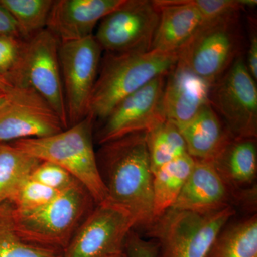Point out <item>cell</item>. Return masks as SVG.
Instances as JSON below:
<instances>
[{"label":"cell","mask_w":257,"mask_h":257,"mask_svg":"<svg viewBox=\"0 0 257 257\" xmlns=\"http://www.w3.org/2000/svg\"><path fill=\"white\" fill-rule=\"evenodd\" d=\"M239 15L204 24L179 51V62L213 85L241 56L242 36Z\"/></svg>","instance_id":"7"},{"label":"cell","mask_w":257,"mask_h":257,"mask_svg":"<svg viewBox=\"0 0 257 257\" xmlns=\"http://www.w3.org/2000/svg\"><path fill=\"white\" fill-rule=\"evenodd\" d=\"M211 87L178 61L166 78L162 100L165 119L177 128L187 124L210 103Z\"/></svg>","instance_id":"15"},{"label":"cell","mask_w":257,"mask_h":257,"mask_svg":"<svg viewBox=\"0 0 257 257\" xmlns=\"http://www.w3.org/2000/svg\"><path fill=\"white\" fill-rule=\"evenodd\" d=\"M194 164L195 160L186 154L162 166L153 174L154 219L173 207Z\"/></svg>","instance_id":"20"},{"label":"cell","mask_w":257,"mask_h":257,"mask_svg":"<svg viewBox=\"0 0 257 257\" xmlns=\"http://www.w3.org/2000/svg\"><path fill=\"white\" fill-rule=\"evenodd\" d=\"M178 130L194 160L212 162L233 140L210 103Z\"/></svg>","instance_id":"18"},{"label":"cell","mask_w":257,"mask_h":257,"mask_svg":"<svg viewBox=\"0 0 257 257\" xmlns=\"http://www.w3.org/2000/svg\"><path fill=\"white\" fill-rule=\"evenodd\" d=\"M67 128L46 101L30 92L0 109V144L42 138Z\"/></svg>","instance_id":"13"},{"label":"cell","mask_w":257,"mask_h":257,"mask_svg":"<svg viewBox=\"0 0 257 257\" xmlns=\"http://www.w3.org/2000/svg\"><path fill=\"white\" fill-rule=\"evenodd\" d=\"M160 20L155 1L124 0L99 22L94 37L101 50L108 53L147 52Z\"/></svg>","instance_id":"10"},{"label":"cell","mask_w":257,"mask_h":257,"mask_svg":"<svg viewBox=\"0 0 257 257\" xmlns=\"http://www.w3.org/2000/svg\"><path fill=\"white\" fill-rule=\"evenodd\" d=\"M0 257H62V251L23 239L15 227L11 203L0 204Z\"/></svg>","instance_id":"23"},{"label":"cell","mask_w":257,"mask_h":257,"mask_svg":"<svg viewBox=\"0 0 257 257\" xmlns=\"http://www.w3.org/2000/svg\"><path fill=\"white\" fill-rule=\"evenodd\" d=\"M96 205L87 189L77 182L38 209L19 211L13 207V219L23 239L63 251Z\"/></svg>","instance_id":"4"},{"label":"cell","mask_w":257,"mask_h":257,"mask_svg":"<svg viewBox=\"0 0 257 257\" xmlns=\"http://www.w3.org/2000/svg\"><path fill=\"white\" fill-rule=\"evenodd\" d=\"M126 257H158L156 243L142 238L134 230L128 235L125 243Z\"/></svg>","instance_id":"30"},{"label":"cell","mask_w":257,"mask_h":257,"mask_svg":"<svg viewBox=\"0 0 257 257\" xmlns=\"http://www.w3.org/2000/svg\"><path fill=\"white\" fill-rule=\"evenodd\" d=\"M247 61L245 62L248 72L256 82L257 79V37L253 32L248 47Z\"/></svg>","instance_id":"32"},{"label":"cell","mask_w":257,"mask_h":257,"mask_svg":"<svg viewBox=\"0 0 257 257\" xmlns=\"http://www.w3.org/2000/svg\"><path fill=\"white\" fill-rule=\"evenodd\" d=\"M41 162L10 143L0 144V204L11 200Z\"/></svg>","instance_id":"22"},{"label":"cell","mask_w":257,"mask_h":257,"mask_svg":"<svg viewBox=\"0 0 257 257\" xmlns=\"http://www.w3.org/2000/svg\"><path fill=\"white\" fill-rule=\"evenodd\" d=\"M234 214L231 205L208 214L172 208L155 218L147 229L156 243L158 257H207Z\"/></svg>","instance_id":"5"},{"label":"cell","mask_w":257,"mask_h":257,"mask_svg":"<svg viewBox=\"0 0 257 257\" xmlns=\"http://www.w3.org/2000/svg\"><path fill=\"white\" fill-rule=\"evenodd\" d=\"M101 155L107 200L133 216L137 226L154 220L153 178L146 132L132 134L104 144Z\"/></svg>","instance_id":"1"},{"label":"cell","mask_w":257,"mask_h":257,"mask_svg":"<svg viewBox=\"0 0 257 257\" xmlns=\"http://www.w3.org/2000/svg\"><path fill=\"white\" fill-rule=\"evenodd\" d=\"M15 98L16 97H14L0 89V109H3L7 104H9L12 99H15Z\"/></svg>","instance_id":"34"},{"label":"cell","mask_w":257,"mask_h":257,"mask_svg":"<svg viewBox=\"0 0 257 257\" xmlns=\"http://www.w3.org/2000/svg\"><path fill=\"white\" fill-rule=\"evenodd\" d=\"M209 102L233 138L256 140V82L241 56L213 84Z\"/></svg>","instance_id":"8"},{"label":"cell","mask_w":257,"mask_h":257,"mask_svg":"<svg viewBox=\"0 0 257 257\" xmlns=\"http://www.w3.org/2000/svg\"><path fill=\"white\" fill-rule=\"evenodd\" d=\"M53 3L52 0H0L15 20L23 40L45 29Z\"/></svg>","instance_id":"25"},{"label":"cell","mask_w":257,"mask_h":257,"mask_svg":"<svg viewBox=\"0 0 257 257\" xmlns=\"http://www.w3.org/2000/svg\"><path fill=\"white\" fill-rule=\"evenodd\" d=\"M166 78L167 76L157 77L120 101L104 120L98 134L99 143L104 145L132 134L147 132L165 119L162 100Z\"/></svg>","instance_id":"12"},{"label":"cell","mask_w":257,"mask_h":257,"mask_svg":"<svg viewBox=\"0 0 257 257\" xmlns=\"http://www.w3.org/2000/svg\"><path fill=\"white\" fill-rule=\"evenodd\" d=\"M207 257H257L256 214L229 226L226 224Z\"/></svg>","instance_id":"21"},{"label":"cell","mask_w":257,"mask_h":257,"mask_svg":"<svg viewBox=\"0 0 257 257\" xmlns=\"http://www.w3.org/2000/svg\"><path fill=\"white\" fill-rule=\"evenodd\" d=\"M30 178L57 192L63 191L77 182L60 166L42 161L32 172Z\"/></svg>","instance_id":"28"},{"label":"cell","mask_w":257,"mask_h":257,"mask_svg":"<svg viewBox=\"0 0 257 257\" xmlns=\"http://www.w3.org/2000/svg\"><path fill=\"white\" fill-rule=\"evenodd\" d=\"M160 20L150 50L179 52L205 24L192 0H156Z\"/></svg>","instance_id":"16"},{"label":"cell","mask_w":257,"mask_h":257,"mask_svg":"<svg viewBox=\"0 0 257 257\" xmlns=\"http://www.w3.org/2000/svg\"><path fill=\"white\" fill-rule=\"evenodd\" d=\"M133 216L110 201L96 204L76 231L62 257H109L124 252Z\"/></svg>","instance_id":"9"},{"label":"cell","mask_w":257,"mask_h":257,"mask_svg":"<svg viewBox=\"0 0 257 257\" xmlns=\"http://www.w3.org/2000/svg\"><path fill=\"white\" fill-rule=\"evenodd\" d=\"M0 36H11L23 39L19 33L15 20L1 4H0Z\"/></svg>","instance_id":"31"},{"label":"cell","mask_w":257,"mask_h":257,"mask_svg":"<svg viewBox=\"0 0 257 257\" xmlns=\"http://www.w3.org/2000/svg\"><path fill=\"white\" fill-rule=\"evenodd\" d=\"M101 48L93 36L60 42L59 60L68 124L87 116L98 73Z\"/></svg>","instance_id":"11"},{"label":"cell","mask_w":257,"mask_h":257,"mask_svg":"<svg viewBox=\"0 0 257 257\" xmlns=\"http://www.w3.org/2000/svg\"><path fill=\"white\" fill-rule=\"evenodd\" d=\"M59 192L30 177L19 187L9 202L17 211L34 210L50 202Z\"/></svg>","instance_id":"26"},{"label":"cell","mask_w":257,"mask_h":257,"mask_svg":"<svg viewBox=\"0 0 257 257\" xmlns=\"http://www.w3.org/2000/svg\"><path fill=\"white\" fill-rule=\"evenodd\" d=\"M109 257H126V254H125L124 252L118 253V254L113 255V256H109Z\"/></svg>","instance_id":"35"},{"label":"cell","mask_w":257,"mask_h":257,"mask_svg":"<svg viewBox=\"0 0 257 257\" xmlns=\"http://www.w3.org/2000/svg\"><path fill=\"white\" fill-rule=\"evenodd\" d=\"M230 197L231 191L214 165L195 160L192 172L172 208L208 214L231 205Z\"/></svg>","instance_id":"17"},{"label":"cell","mask_w":257,"mask_h":257,"mask_svg":"<svg viewBox=\"0 0 257 257\" xmlns=\"http://www.w3.org/2000/svg\"><path fill=\"white\" fill-rule=\"evenodd\" d=\"M94 118L84 119L60 133L42 138L25 139L10 143L28 155L60 166L82 184L96 204L108 199L93 145Z\"/></svg>","instance_id":"3"},{"label":"cell","mask_w":257,"mask_h":257,"mask_svg":"<svg viewBox=\"0 0 257 257\" xmlns=\"http://www.w3.org/2000/svg\"><path fill=\"white\" fill-rule=\"evenodd\" d=\"M211 163L231 191V187L249 185L256 177L255 140L233 139Z\"/></svg>","instance_id":"19"},{"label":"cell","mask_w":257,"mask_h":257,"mask_svg":"<svg viewBox=\"0 0 257 257\" xmlns=\"http://www.w3.org/2000/svg\"><path fill=\"white\" fill-rule=\"evenodd\" d=\"M124 0H57L54 1L47 29L60 42L76 41L93 36L92 32L104 17Z\"/></svg>","instance_id":"14"},{"label":"cell","mask_w":257,"mask_h":257,"mask_svg":"<svg viewBox=\"0 0 257 257\" xmlns=\"http://www.w3.org/2000/svg\"><path fill=\"white\" fill-rule=\"evenodd\" d=\"M0 89L8 93L10 95L16 97L28 92L29 88L20 87L15 85L8 77L0 74Z\"/></svg>","instance_id":"33"},{"label":"cell","mask_w":257,"mask_h":257,"mask_svg":"<svg viewBox=\"0 0 257 257\" xmlns=\"http://www.w3.org/2000/svg\"><path fill=\"white\" fill-rule=\"evenodd\" d=\"M205 23L239 13L246 8L254 7L256 0H192Z\"/></svg>","instance_id":"27"},{"label":"cell","mask_w":257,"mask_h":257,"mask_svg":"<svg viewBox=\"0 0 257 257\" xmlns=\"http://www.w3.org/2000/svg\"><path fill=\"white\" fill-rule=\"evenodd\" d=\"M59 47L58 39L47 28L24 40L20 62L10 80L41 96L68 128Z\"/></svg>","instance_id":"6"},{"label":"cell","mask_w":257,"mask_h":257,"mask_svg":"<svg viewBox=\"0 0 257 257\" xmlns=\"http://www.w3.org/2000/svg\"><path fill=\"white\" fill-rule=\"evenodd\" d=\"M179 52L108 53L101 63L89 104L88 114L106 119L115 106L157 77L167 76L179 61Z\"/></svg>","instance_id":"2"},{"label":"cell","mask_w":257,"mask_h":257,"mask_svg":"<svg viewBox=\"0 0 257 257\" xmlns=\"http://www.w3.org/2000/svg\"><path fill=\"white\" fill-rule=\"evenodd\" d=\"M146 140L153 174L162 166L188 154L178 128L167 119L146 132Z\"/></svg>","instance_id":"24"},{"label":"cell","mask_w":257,"mask_h":257,"mask_svg":"<svg viewBox=\"0 0 257 257\" xmlns=\"http://www.w3.org/2000/svg\"><path fill=\"white\" fill-rule=\"evenodd\" d=\"M24 40L18 37L0 36V74L8 79L18 67Z\"/></svg>","instance_id":"29"}]
</instances>
